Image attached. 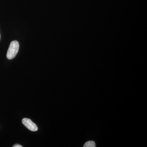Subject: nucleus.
I'll use <instances>...</instances> for the list:
<instances>
[{"label": "nucleus", "mask_w": 147, "mask_h": 147, "mask_svg": "<svg viewBox=\"0 0 147 147\" xmlns=\"http://www.w3.org/2000/svg\"><path fill=\"white\" fill-rule=\"evenodd\" d=\"M0 39H1V34H0Z\"/></svg>", "instance_id": "obj_5"}, {"label": "nucleus", "mask_w": 147, "mask_h": 147, "mask_svg": "<svg viewBox=\"0 0 147 147\" xmlns=\"http://www.w3.org/2000/svg\"><path fill=\"white\" fill-rule=\"evenodd\" d=\"M13 147H22V146H21V145L18 144H15L13 145Z\"/></svg>", "instance_id": "obj_4"}, {"label": "nucleus", "mask_w": 147, "mask_h": 147, "mask_svg": "<svg viewBox=\"0 0 147 147\" xmlns=\"http://www.w3.org/2000/svg\"><path fill=\"white\" fill-rule=\"evenodd\" d=\"M22 121L23 124L29 130L33 131H37V126L35 123L32 121L31 120L28 118H24Z\"/></svg>", "instance_id": "obj_2"}, {"label": "nucleus", "mask_w": 147, "mask_h": 147, "mask_svg": "<svg viewBox=\"0 0 147 147\" xmlns=\"http://www.w3.org/2000/svg\"><path fill=\"white\" fill-rule=\"evenodd\" d=\"M19 47V43L16 40H13L11 42L7 54V57L8 59H12L15 57L18 53Z\"/></svg>", "instance_id": "obj_1"}, {"label": "nucleus", "mask_w": 147, "mask_h": 147, "mask_svg": "<svg viewBox=\"0 0 147 147\" xmlns=\"http://www.w3.org/2000/svg\"><path fill=\"white\" fill-rule=\"evenodd\" d=\"M84 146V147H96L95 143L93 141H89L85 143Z\"/></svg>", "instance_id": "obj_3"}]
</instances>
